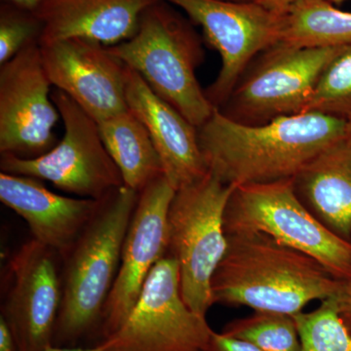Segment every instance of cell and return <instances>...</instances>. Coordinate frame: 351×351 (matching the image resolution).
Here are the masks:
<instances>
[{"label":"cell","mask_w":351,"mask_h":351,"mask_svg":"<svg viewBox=\"0 0 351 351\" xmlns=\"http://www.w3.org/2000/svg\"><path fill=\"white\" fill-rule=\"evenodd\" d=\"M348 136V120L316 112L246 125L215 108L198 128L208 170L235 186L293 179L314 157Z\"/></svg>","instance_id":"6da1fadb"},{"label":"cell","mask_w":351,"mask_h":351,"mask_svg":"<svg viewBox=\"0 0 351 351\" xmlns=\"http://www.w3.org/2000/svg\"><path fill=\"white\" fill-rule=\"evenodd\" d=\"M228 248L212 279L215 304L294 316L313 301L343 293L346 281L315 258L263 233L226 235Z\"/></svg>","instance_id":"7a4b0ae2"},{"label":"cell","mask_w":351,"mask_h":351,"mask_svg":"<svg viewBox=\"0 0 351 351\" xmlns=\"http://www.w3.org/2000/svg\"><path fill=\"white\" fill-rule=\"evenodd\" d=\"M138 199V193L126 186L106 196L62 260L63 295L52 346L73 348L100 329Z\"/></svg>","instance_id":"3957f363"},{"label":"cell","mask_w":351,"mask_h":351,"mask_svg":"<svg viewBox=\"0 0 351 351\" xmlns=\"http://www.w3.org/2000/svg\"><path fill=\"white\" fill-rule=\"evenodd\" d=\"M108 48L197 128L213 114L216 108L196 76L204 60L202 39L177 7L157 0L143 14L133 38Z\"/></svg>","instance_id":"277c9868"},{"label":"cell","mask_w":351,"mask_h":351,"mask_svg":"<svg viewBox=\"0 0 351 351\" xmlns=\"http://www.w3.org/2000/svg\"><path fill=\"white\" fill-rule=\"evenodd\" d=\"M234 188L209 171L176 191L168 211L167 255L179 265L182 299L205 317L214 304L212 279L228 248L223 215Z\"/></svg>","instance_id":"5b68a950"},{"label":"cell","mask_w":351,"mask_h":351,"mask_svg":"<svg viewBox=\"0 0 351 351\" xmlns=\"http://www.w3.org/2000/svg\"><path fill=\"white\" fill-rule=\"evenodd\" d=\"M226 235L260 232L311 256L337 278L351 279V242L337 237L301 202L292 179L233 189L223 215Z\"/></svg>","instance_id":"8992f818"},{"label":"cell","mask_w":351,"mask_h":351,"mask_svg":"<svg viewBox=\"0 0 351 351\" xmlns=\"http://www.w3.org/2000/svg\"><path fill=\"white\" fill-rule=\"evenodd\" d=\"M52 100L63 120L62 140L36 158L1 154V172L47 181L78 197L104 199L124 182L101 140L98 122L56 88Z\"/></svg>","instance_id":"52a82bcc"},{"label":"cell","mask_w":351,"mask_h":351,"mask_svg":"<svg viewBox=\"0 0 351 351\" xmlns=\"http://www.w3.org/2000/svg\"><path fill=\"white\" fill-rule=\"evenodd\" d=\"M343 47L276 44L251 62L230 98L218 110L246 125L306 112L323 69Z\"/></svg>","instance_id":"ba28073f"},{"label":"cell","mask_w":351,"mask_h":351,"mask_svg":"<svg viewBox=\"0 0 351 351\" xmlns=\"http://www.w3.org/2000/svg\"><path fill=\"white\" fill-rule=\"evenodd\" d=\"M213 330L182 299L177 261L165 256L152 270L138 302L99 351H203Z\"/></svg>","instance_id":"9c48e42d"},{"label":"cell","mask_w":351,"mask_h":351,"mask_svg":"<svg viewBox=\"0 0 351 351\" xmlns=\"http://www.w3.org/2000/svg\"><path fill=\"white\" fill-rule=\"evenodd\" d=\"M177 7L202 29L204 40L218 52L221 69L206 90L212 105L221 108L251 62L280 43L283 14L254 1L164 0Z\"/></svg>","instance_id":"30bf717a"},{"label":"cell","mask_w":351,"mask_h":351,"mask_svg":"<svg viewBox=\"0 0 351 351\" xmlns=\"http://www.w3.org/2000/svg\"><path fill=\"white\" fill-rule=\"evenodd\" d=\"M38 43L0 68V152L22 158L43 156L57 145L61 119Z\"/></svg>","instance_id":"8fae6325"},{"label":"cell","mask_w":351,"mask_h":351,"mask_svg":"<svg viewBox=\"0 0 351 351\" xmlns=\"http://www.w3.org/2000/svg\"><path fill=\"white\" fill-rule=\"evenodd\" d=\"M60 261L56 251L34 239L9 258L0 316L20 351H44L52 346L63 295Z\"/></svg>","instance_id":"7c38bea8"},{"label":"cell","mask_w":351,"mask_h":351,"mask_svg":"<svg viewBox=\"0 0 351 351\" xmlns=\"http://www.w3.org/2000/svg\"><path fill=\"white\" fill-rule=\"evenodd\" d=\"M175 193L164 176L138 193L122 247L119 274L104 309L99 329L101 341L123 324L152 270L167 256L168 211Z\"/></svg>","instance_id":"4fadbf2b"},{"label":"cell","mask_w":351,"mask_h":351,"mask_svg":"<svg viewBox=\"0 0 351 351\" xmlns=\"http://www.w3.org/2000/svg\"><path fill=\"white\" fill-rule=\"evenodd\" d=\"M39 46L52 86L68 95L98 123L129 110L126 64L107 46L85 38Z\"/></svg>","instance_id":"5bb4252c"},{"label":"cell","mask_w":351,"mask_h":351,"mask_svg":"<svg viewBox=\"0 0 351 351\" xmlns=\"http://www.w3.org/2000/svg\"><path fill=\"white\" fill-rule=\"evenodd\" d=\"M129 110L151 136L163 175L175 191L198 181L209 172L198 140V128L179 110L154 93L137 71L126 66Z\"/></svg>","instance_id":"9a60e30c"},{"label":"cell","mask_w":351,"mask_h":351,"mask_svg":"<svg viewBox=\"0 0 351 351\" xmlns=\"http://www.w3.org/2000/svg\"><path fill=\"white\" fill-rule=\"evenodd\" d=\"M0 200L24 219L32 239L56 251L62 260L101 204V200L59 195L36 178L4 172L0 173Z\"/></svg>","instance_id":"2e32d148"},{"label":"cell","mask_w":351,"mask_h":351,"mask_svg":"<svg viewBox=\"0 0 351 351\" xmlns=\"http://www.w3.org/2000/svg\"><path fill=\"white\" fill-rule=\"evenodd\" d=\"M157 0H43L39 45L85 38L110 47L135 36L145 11Z\"/></svg>","instance_id":"e0dca14e"},{"label":"cell","mask_w":351,"mask_h":351,"mask_svg":"<svg viewBox=\"0 0 351 351\" xmlns=\"http://www.w3.org/2000/svg\"><path fill=\"white\" fill-rule=\"evenodd\" d=\"M295 195L323 226L351 242V138L321 152L292 179Z\"/></svg>","instance_id":"ac0fdd59"},{"label":"cell","mask_w":351,"mask_h":351,"mask_svg":"<svg viewBox=\"0 0 351 351\" xmlns=\"http://www.w3.org/2000/svg\"><path fill=\"white\" fill-rule=\"evenodd\" d=\"M98 125L106 149L121 173L124 186L141 193L164 176L149 132L130 110L103 120Z\"/></svg>","instance_id":"d6986e66"},{"label":"cell","mask_w":351,"mask_h":351,"mask_svg":"<svg viewBox=\"0 0 351 351\" xmlns=\"http://www.w3.org/2000/svg\"><path fill=\"white\" fill-rule=\"evenodd\" d=\"M280 43L304 48L351 45V12L328 0H295L283 13Z\"/></svg>","instance_id":"ffe728a7"},{"label":"cell","mask_w":351,"mask_h":351,"mask_svg":"<svg viewBox=\"0 0 351 351\" xmlns=\"http://www.w3.org/2000/svg\"><path fill=\"white\" fill-rule=\"evenodd\" d=\"M223 334L255 346L261 351H301L302 343L294 316L255 311L230 321Z\"/></svg>","instance_id":"44dd1931"},{"label":"cell","mask_w":351,"mask_h":351,"mask_svg":"<svg viewBox=\"0 0 351 351\" xmlns=\"http://www.w3.org/2000/svg\"><path fill=\"white\" fill-rule=\"evenodd\" d=\"M301 351H351V334L339 309V295L321 302L311 313L294 315Z\"/></svg>","instance_id":"7402d4cb"},{"label":"cell","mask_w":351,"mask_h":351,"mask_svg":"<svg viewBox=\"0 0 351 351\" xmlns=\"http://www.w3.org/2000/svg\"><path fill=\"white\" fill-rule=\"evenodd\" d=\"M306 112L351 119V45L343 46L323 69Z\"/></svg>","instance_id":"603a6c76"},{"label":"cell","mask_w":351,"mask_h":351,"mask_svg":"<svg viewBox=\"0 0 351 351\" xmlns=\"http://www.w3.org/2000/svg\"><path fill=\"white\" fill-rule=\"evenodd\" d=\"M43 24L34 11L2 2L0 6V66L10 61L20 51L39 43Z\"/></svg>","instance_id":"cb8c5ba5"},{"label":"cell","mask_w":351,"mask_h":351,"mask_svg":"<svg viewBox=\"0 0 351 351\" xmlns=\"http://www.w3.org/2000/svg\"><path fill=\"white\" fill-rule=\"evenodd\" d=\"M203 351H261L255 346L232 338L223 332H212L211 338L208 341Z\"/></svg>","instance_id":"d4e9b609"},{"label":"cell","mask_w":351,"mask_h":351,"mask_svg":"<svg viewBox=\"0 0 351 351\" xmlns=\"http://www.w3.org/2000/svg\"><path fill=\"white\" fill-rule=\"evenodd\" d=\"M339 316L351 334V279L346 281L343 293L339 295Z\"/></svg>","instance_id":"484cf974"},{"label":"cell","mask_w":351,"mask_h":351,"mask_svg":"<svg viewBox=\"0 0 351 351\" xmlns=\"http://www.w3.org/2000/svg\"><path fill=\"white\" fill-rule=\"evenodd\" d=\"M0 351H20L10 328L0 316Z\"/></svg>","instance_id":"4316f807"},{"label":"cell","mask_w":351,"mask_h":351,"mask_svg":"<svg viewBox=\"0 0 351 351\" xmlns=\"http://www.w3.org/2000/svg\"><path fill=\"white\" fill-rule=\"evenodd\" d=\"M295 1V0H256L255 2L274 12L283 14Z\"/></svg>","instance_id":"83f0119b"},{"label":"cell","mask_w":351,"mask_h":351,"mask_svg":"<svg viewBox=\"0 0 351 351\" xmlns=\"http://www.w3.org/2000/svg\"><path fill=\"white\" fill-rule=\"evenodd\" d=\"M43 0H2V2L13 4L20 8L27 9L29 11H36Z\"/></svg>","instance_id":"f1b7e54d"},{"label":"cell","mask_w":351,"mask_h":351,"mask_svg":"<svg viewBox=\"0 0 351 351\" xmlns=\"http://www.w3.org/2000/svg\"><path fill=\"white\" fill-rule=\"evenodd\" d=\"M44 351H99V348L96 346L91 348H66V346H50L49 348H46Z\"/></svg>","instance_id":"f546056e"},{"label":"cell","mask_w":351,"mask_h":351,"mask_svg":"<svg viewBox=\"0 0 351 351\" xmlns=\"http://www.w3.org/2000/svg\"><path fill=\"white\" fill-rule=\"evenodd\" d=\"M328 1L331 2L332 4H341L343 3V2L350 1V0H328Z\"/></svg>","instance_id":"4dcf8cb0"},{"label":"cell","mask_w":351,"mask_h":351,"mask_svg":"<svg viewBox=\"0 0 351 351\" xmlns=\"http://www.w3.org/2000/svg\"><path fill=\"white\" fill-rule=\"evenodd\" d=\"M348 133L351 138V119L348 120Z\"/></svg>","instance_id":"1f68e13d"},{"label":"cell","mask_w":351,"mask_h":351,"mask_svg":"<svg viewBox=\"0 0 351 351\" xmlns=\"http://www.w3.org/2000/svg\"><path fill=\"white\" fill-rule=\"evenodd\" d=\"M232 1H243V2L254 1V2H255L256 0H232Z\"/></svg>","instance_id":"d6a6232c"}]
</instances>
